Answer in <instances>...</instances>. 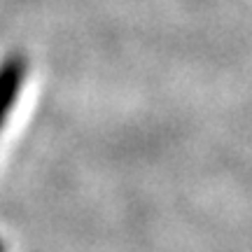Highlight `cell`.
<instances>
[{
	"label": "cell",
	"instance_id": "cell-1",
	"mask_svg": "<svg viewBox=\"0 0 252 252\" xmlns=\"http://www.w3.org/2000/svg\"><path fill=\"white\" fill-rule=\"evenodd\" d=\"M28 61L24 54H7L0 63V131L12 115V108L17 105L21 87L26 82Z\"/></svg>",
	"mask_w": 252,
	"mask_h": 252
},
{
	"label": "cell",
	"instance_id": "cell-2",
	"mask_svg": "<svg viewBox=\"0 0 252 252\" xmlns=\"http://www.w3.org/2000/svg\"><path fill=\"white\" fill-rule=\"evenodd\" d=\"M0 252H5V248H2V243H0Z\"/></svg>",
	"mask_w": 252,
	"mask_h": 252
}]
</instances>
